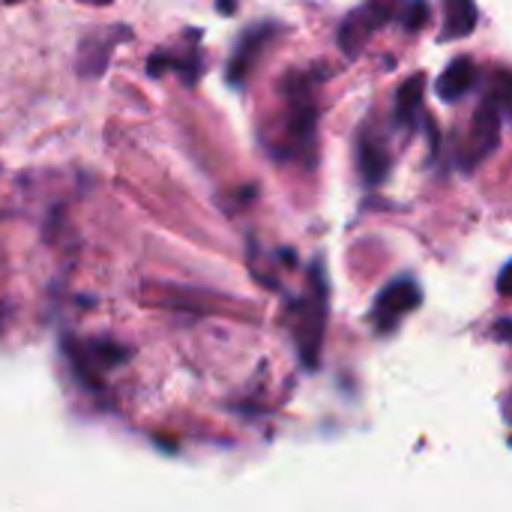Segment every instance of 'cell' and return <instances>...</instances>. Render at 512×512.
I'll use <instances>...</instances> for the list:
<instances>
[{
  "instance_id": "11",
  "label": "cell",
  "mask_w": 512,
  "mask_h": 512,
  "mask_svg": "<svg viewBox=\"0 0 512 512\" xmlns=\"http://www.w3.org/2000/svg\"><path fill=\"white\" fill-rule=\"evenodd\" d=\"M402 24H405V30H420V27H426L429 24V3L426 0H411L405 9H402Z\"/></svg>"
},
{
  "instance_id": "13",
  "label": "cell",
  "mask_w": 512,
  "mask_h": 512,
  "mask_svg": "<svg viewBox=\"0 0 512 512\" xmlns=\"http://www.w3.org/2000/svg\"><path fill=\"white\" fill-rule=\"evenodd\" d=\"M495 336H501V339H510L512 342V318H504V321L495 327Z\"/></svg>"
},
{
  "instance_id": "15",
  "label": "cell",
  "mask_w": 512,
  "mask_h": 512,
  "mask_svg": "<svg viewBox=\"0 0 512 512\" xmlns=\"http://www.w3.org/2000/svg\"><path fill=\"white\" fill-rule=\"evenodd\" d=\"M81 3H111V0H81Z\"/></svg>"
},
{
  "instance_id": "8",
  "label": "cell",
  "mask_w": 512,
  "mask_h": 512,
  "mask_svg": "<svg viewBox=\"0 0 512 512\" xmlns=\"http://www.w3.org/2000/svg\"><path fill=\"white\" fill-rule=\"evenodd\" d=\"M477 27V3L474 0H444V36L459 39L474 33Z\"/></svg>"
},
{
  "instance_id": "5",
  "label": "cell",
  "mask_w": 512,
  "mask_h": 512,
  "mask_svg": "<svg viewBox=\"0 0 512 512\" xmlns=\"http://www.w3.org/2000/svg\"><path fill=\"white\" fill-rule=\"evenodd\" d=\"M270 39H273V24H258V27L243 33V39L234 48V57L228 63V81L231 84H243L246 81V75L252 72L255 60L261 57V51H264V45Z\"/></svg>"
},
{
  "instance_id": "4",
  "label": "cell",
  "mask_w": 512,
  "mask_h": 512,
  "mask_svg": "<svg viewBox=\"0 0 512 512\" xmlns=\"http://www.w3.org/2000/svg\"><path fill=\"white\" fill-rule=\"evenodd\" d=\"M420 306V288L411 279H399L393 285H387L381 291V297L375 300L372 309V321L381 330H393L399 324V318H405L408 312H414Z\"/></svg>"
},
{
  "instance_id": "3",
  "label": "cell",
  "mask_w": 512,
  "mask_h": 512,
  "mask_svg": "<svg viewBox=\"0 0 512 512\" xmlns=\"http://www.w3.org/2000/svg\"><path fill=\"white\" fill-rule=\"evenodd\" d=\"M399 12H402V0H366L354 15L345 18L339 30V48L354 57L363 48V42L372 36V30L384 27Z\"/></svg>"
},
{
  "instance_id": "12",
  "label": "cell",
  "mask_w": 512,
  "mask_h": 512,
  "mask_svg": "<svg viewBox=\"0 0 512 512\" xmlns=\"http://www.w3.org/2000/svg\"><path fill=\"white\" fill-rule=\"evenodd\" d=\"M498 291H501L504 297H512V261L501 270V276H498Z\"/></svg>"
},
{
  "instance_id": "16",
  "label": "cell",
  "mask_w": 512,
  "mask_h": 512,
  "mask_svg": "<svg viewBox=\"0 0 512 512\" xmlns=\"http://www.w3.org/2000/svg\"><path fill=\"white\" fill-rule=\"evenodd\" d=\"M6 3H15V0H6Z\"/></svg>"
},
{
  "instance_id": "1",
  "label": "cell",
  "mask_w": 512,
  "mask_h": 512,
  "mask_svg": "<svg viewBox=\"0 0 512 512\" xmlns=\"http://www.w3.org/2000/svg\"><path fill=\"white\" fill-rule=\"evenodd\" d=\"M324 324H327V279L324 270L315 264L309 276V297L300 306V327H297V342L303 363L312 369L318 363L321 339H324Z\"/></svg>"
},
{
  "instance_id": "9",
  "label": "cell",
  "mask_w": 512,
  "mask_h": 512,
  "mask_svg": "<svg viewBox=\"0 0 512 512\" xmlns=\"http://www.w3.org/2000/svg\"><path fill=\"white\" fill-rule=\"evenodd\" d=\"M423 93H426V78L423 75H411L399 90H396V120L402 126H411L420 105H423Z\"/></svg>"
},
{
  "instance_id": "2",
  "label": "cell",
  "mask_w": 512,
  "mask_h": 512,
  "mask_svg": "<svg viewBox=\"0 0 512 512\" xmlns=\"http://www.w3.org/2000/svg\"><path fill=\"white\" fill-rule=\"evenodd\" d=\"M501 117L504 114L498 111V105L483 99V105L477 108V114L468 126V135L459 147V165L465 171H474L483 159H489L495 153V147L501 141Z\"/></svg>"
},
{
  "instance_id": "10",
  "label": "cell",
  "mask_w": 512,
  "mask_h": 512,
  "mask_svg": "<svg viewBox=\"0 0 512 512\" xmlns=\"http://www.w3.org/2000/svg\"><path fill=\"white\" fill-rule=\"evenodd\" d=\"M489 102L498 105V111L504 117H512V72L510 69H498L492 75V87H489Z\"/></svg>"
},
{
  "instance_id": "6",
  "label": "cell",
  "mask_w": 512,
  "mask_h": 512,
  "mask_svg": "<svg viewBox=\"0 0 512 512\" xmlns=\"http://www.w3.org/2000/svg\"><path fill=\"white\" fill-rule=\"evenodd\" d=\"M477 78H480V66H477L471 57H459V60H453V63L441 72L435 90H438V96H441L444 102H456V99H462L468 90H474Z\"/></svg>"
},
{
  "instance_id": "14",
  "label": "cell",
  "mask_w": 512,
  "mask_h": 512,
  "mask_svg": "<svg viewBox=\"0 0 512 512\" xmlns=\"http://www.w3.org/2000/svg\"><path fill=\"white\" fill-rule=\"evenodd\" d=\"M504 411H507V420L512 423V393H510V399H507V405H504Z\"/></svg>"
},
{
  "instance_id": "7",
  "label": "cell",
  "mask_w": 512,
  "mask_h": 512,
  "mask_svg": "<svg viewBox=\"0 0 512 512\" xmlns=\"http://www.w3.org/2000/svg\"><path fill=\"white\" fill-rule=\"evenodd\" d=\"M357 162H360V174H363V180L366 183H381L387 174H390V150H387V144L381 141V138H375V135H366L363 141H360V156H357Z\"/></svg>"
}]
</instances>
